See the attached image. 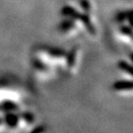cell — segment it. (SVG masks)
<instances>
[{
  "label": "cell",
  "mask_w": 133,
  "mask_h": 133,
  "mask_svg": "<svg viewBox=\"0 0 133 133\" xmlns=\"http://www.w3.org/2000/svg\"><path fill=\"white\" fill-rule=\"evenodd\" d=\"M21 116H22V118L24 119L26 122H28V123H33L34 120H35L34 114H31V112H29V111H24V112H22V114H21Z\"/></svg>",
  "instance_id": "obj_11"
},
{
  "label": "cell",
  "mask_w": 133,
  "mask_h": 133,
  "mask_svg": "<svg viewBox=\"0 0 133 133\" xmlns=\"http://www.w3.org/2000/svg\"><path fill=\"white\" fill-rule=\"evenodd\" d=\"M19 109L18 105L11 101H4L3 103L0 104V110L4 112H9V111H17Z\"/></svg>",
  "instance_id": "obj_7"
},
{
  "label": "cell",
  "mask_w": 133,
  "mask_h": 133,
  "mask_svg": "<svg viewBox=\"0 0 133 133\" xmlns=\"http://www.w3.org/2000/svg\"><path fill=\"white\" fill-rule=\"evenodd\" d=\"M77 50L78 48L77 46L72 48L68 52H66L65 56H66V62H67V66L72 67L74 65V63L76 61V56H77Z\"/></svg>",
  "instance_id": "obj_8"
},
{
  "label": "cell",
  "mask_w": 133,
  "mask_h": 133,
  "mask_svg": "<svg viewBox=\"0 0 133 133\" xmlns=\"http://www.w3.org/2000/svg\"><path fill=\"white\" fill-rule=\"evenodd\" d=\"M80 5L82 7V9L84 10V12L89 13L91 10V4L89 2V0H80Z\"/></svg>",
  "instance_id": "obj_14"
},
{
  "label": "cell",
  "mask_w": 133,
  "mask_h": 133,
  "mask_svg": "<svg viewBox=\"0 0 133 133\" xmlns=\"http://www.w3.org/2000/svg\"><path fill=\"white\" fill-rule=\"evenodd\" d=\"M45 51H48V54L53 57H63L66 54V51L64 49L59 48H46Z\"/></svg>",
  "instance_id": "obj_9"
},
{
  "label": "cell",
  "mask_w": 133,
  "mask_h": 133,
  "mask_svg": "<svg viewBox=\"0 0 133 133\" xmlns=\"http://www.w3.org/2000/svg\"><path fill=\"white\" fill-rule=\"evenodd\" d=\"M3 121L7 124L9 127L14 128L17 126V124L19 122V115L14 114V111H9V112H5Z\"/></svg>",
  "instance_id": "obj_3"
},
{
  "label": "cell",
  "mask_w": 133,
  "mask_h": 133,
  "mask_svg": "<svg viewBox=\"0 0 133 133\" xmlns=\"http://www.w3.org/2000/svg\"><path fill=\"white\" fill-rule=\"evenodd\" d=\"M112 88L116 91H124L128 90L130 91L132 89V82L129 80H120L114 82L112 85Z\"/></svg>",
  "instance_id": "obj_5"
},
{
  "label": "cell",
  "mask_w": 133,
  "mask_h": 133,
  "mask_svg": "<svg viewBox=\"0 0 133 133\" xmlns=\"http://www.w3.org/2000/svg\"><path fill=\"white\" fill-rule=\"evenodd\" d=\"M2 122H3V120H2V119H1V118H0V124H1V123H2Z\"/></svg>",
  "instance_id": "obj_16"
},
{
  "label": "cell",
  "mask_w": 133,
  "mask_h": 133,
  "mask_svg": "<svg viewBox=\"0 0 133 133\" xmlns=\"http://www.w3.org/2000/svg\"><path fill=\"white\" fill-rule=\"evenodd\" d=\"M118 68L120 69V70H122V71L126 72V73H128L129 75H132V67H131V65L129 64V63H127V62L123 61V60H121V61L118 62Z\"/></svg>",
  "instance_id": "obj_10"
},
{
  "label": "cell",
  "mask_w": 133,
  "mask_h": 133,
  "mask_svg": "<svg viewBox=\"0 0 133 133\" xmlns=\"http://www.w3.org/2000/svg\"><path fill=\"white\" fill-rule=\"evenodd\" d=\"M115 20L118 23H123L125 20H127L129 23V26H132V23H131V10L120 11L118 13H116Z\"/></svg>",
  "instance_id": "obj_6"
},
{
  "label": "cell",
  "mask_w": 133,
  "mask_h": 133,
  "mask_svg": "<svg viewBox=\"0 0 133 133\" xmlns=\"http://www.w3.org/2000/svg\"><path fill=\"white\" fill-rule=\"evenodd\" d=\"M42 131H44V127H43V126L37 127V128L33 129V131H32V132H42Z\"/></svg>",
  "instance_id": "obj_15"
},
{
  "label": "cell",
  "mask_w": 133,
  "mask_h": 133,
  "mask_svg": "<svg viewBox=\"0 0 133 133\" xmlns=\"http://www.w3.org/2000/svg\"><path fill=\"white\" fill-rule=\"evenodd\" d=\"M60 13H61L62 16H64V17H66V18H70V19L75 20V21L80 19V15H81L80 12H79L78 10L75 9L74 7L69 6V5L63 6L61 8Z\"/></svg>",
  "instance_id": "obj_1"
},
{
  "label": "cell",
  "mask_w": 133,
  "mask_h": 133,
  "mask_svg": "<svg viewBox=\"0 0 133 133\" xmlns=\"http://www.w3.org/2000/svg\"><path fill=\"white\" fill-rule=\"evenodd\" d=\"M120 33L122 34V35H125V36H127L129 38H131V36H132V30H131V26H126V25H122L121 27H120Z\"/></svg>",
  "instance_id": "obj_12"
},
{
  "label": "cell",
  "mask_w": 133,
  "mask_h": 133,
  "mask_svg": "<svg viewBox=\"0 0 133 133\" xmlns=\"http://www.w3.org/2000/svg\"><path fill=\"white\" fill-rule=\"evenodd\" d=\"M34 66L38 70H42V71H44L45 69H48V66H45V64H43V61H41L39 59H35L34 60Z\"/></svg>",
  "instance_id": "obj_13"
},
{
  "label": "cell",
  "mask_w": 133,
  "mask_h": 133,
  "mask_svg": "<svg viewBox=\"0 0 133 133\" xmlns=\"http://www.w3.org/2000/svg\"><path fill=\"white\" fill-rule=\"evenodd\" d=\"M79 20L82 21V23H83V25H84V27H85L86 30L89 32V34H91V35H95L96 28H95V26L93 25V23H92V21H91L89 13H87V12L81 13L80 19Z\"/></svg>",
  "instance_id": "obj_2"
},
{
  "label": "cell",
  "mask_w": 133,
  "mask_h": 133,
  "mask_svg": "<svg viewBox=\"0 0 133 133\" xmlns=\"http://www.w3.org/2000/svg\"><path fill=\"white\" fill-rule=\"evenodd\" d=\"M76 27L75 24V20L70 19V18H66L63 21L60 22V24L58 26V30L61 32V33H67L69 31H71L72 29H74Z\"/></svg>",
  "instance_id": "obj_4"
}]
</instances>
